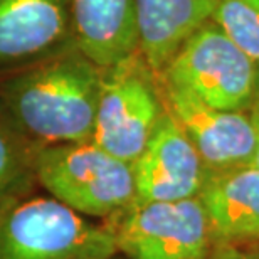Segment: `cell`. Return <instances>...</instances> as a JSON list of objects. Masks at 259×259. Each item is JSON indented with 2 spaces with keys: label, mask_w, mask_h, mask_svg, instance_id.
<instances>
[{
  "label": "cell",
  "mask_w": 259,
  "mask_h": 259,
  "mask_svg": "<svg viewBox=\"0 0 259 259\" xmlns=\"http://www.w3.org/2000/svg\"><path fill=\"white\" fill-rule=\"evenodd\" d=\"M103 67L76 46L2 72L0 106L39 147L93 138Z\"/></svg>",
  "instance_id": "1"
},
{
  "label": "cell",
  "mask_w": 259,
  "mask_h": 259,
  "mask_svg": "<svg viewBox=\"0 0 259 259\" xmlns=\"http://www.w3.org/2000/svg\"><path fill=\"white\" fill-rule=\"evenodd\" d=\"M32 189L0 197V259H111L116 237L106 221L77 214Z\"/></svg>",
  "instance_id": "2"
},
{
  "label": "cell",
  "mask_w": 259,
  "mask_h": 259,
  "mask_svg": "<svg viewBox=\"0 0 259 259\" xmlns=\"http://www.w3.org/2000/svg\"><path fill=\"white\" fill-rule=\"evenodd\" d=\"M34 174L46 194L96 221L115 219L137 200L133 163L93 140L40 147Z\"/></svg>",
  "instance_id": "3"
},
{
  "label": "cell",
  "mask_w": 259,
  "mask_h": 259,
  "mask_svg": "<svg viewBox=\"0 0 259 259\" xmlns=\"http://www.w3.org/2000/svg\"><path fill=\"white\" fill-rule=\"evenodd\" d=\"M158 79L217 110L246 111L257 93L259 66L209 20L180 46Z\"/></svg>",
  "instance_id": "4"
},
{
  "label": "cell",
  "mask_w": 259,
  "mask_h": 259,
  "mask_svg": "<svg viewBox=\"0 0 259 259\" xmlns=\"http://www.w3.org/2000/svg\"><path fill=\"white\" fill-rule=\"evenodd\" d=\"M167 111L158 76L135 54L103 69L93 142L133 163Z\"/></svg>",
  "instance_id": "5"
},
{
  "label": "cell",
  "mask_w": 259,
  "mask_h": 259,
  "mask_svg": "<svg viewBox=\"0 0 259 259\" xmlns=\"http://www.w3.org/2000/svg\"><path fill=\"white\" fill-rule=\"evenodd\" d=\"M110 222L118 252L128 259H209L214 239L199 197L138 202Z\"/></svg>",
  "instance_id": "6"
},
{
  "label": "cell",
  "mask_w": 259,
  "mask_h": 259,
  "mask_svg": "<svg viewBox=\"0 0 259 259\" xmlns=\"http://www.w3.org/2000/svg\"><path fill=\"white\" fill-rule=\"evenodd\" d=\"M165 106L200 155L207 172L249 165L256 150V128L251 113L212 108L190 93L158 79Z\"/></svg>",
  "instance_id": "7"
},
{
  "label": "cell",
  "mask_w": 259,
  "mask_h": 259,
  "mask_svg": "<svg viewBox=\"0 0 259 259\" xmlns=\"http://www.w3.org/2000/svg\"><path fill=\"white\" fill-rule=\"evenodd\" d=\"M138 202H175L194 199L207 180L200 155L168 110L148 145L133 162Z\"/></svg>",
  "instance_id": "8"
},
{
  "label": "cell",
  "mask_w": 259,
  "mask_h": 259,
  "mask_svg": "<svg viewBox=\"0 0 259 259\" xmlns=\"http://www.w3.org/2000/svg\"><path fill=\"white\" fill-rule=\"evenodd\" d=\"M72 46L69 0H0V74Z\"/></svg>",
  "instance_id": "9"
},
{
  "label": "cell",
  "mask_w": 259,
  "mask_h": 259,
  "mask_svg": "<svg viewBox=\"0 0 259 259\" xmlns=\"http://www.w3.org/2000/svg\"><path fill=\"white\" fill-rule=\"evenodd\" d=\"M199 199L214 246L259 241V168L244 165L209 174Z\"/></svg>",
  "instance_id": "10"
},
{
  "label": "cell",
  "mask_w": 259,
  "mask_h": 259,
  "mask_svg": "<svg viewBox=\"0 0 259 259\" xmlns=\"http://www.w3.org/2000/svg\"><path fill=\"white\" fill-rule=\"evenodd\" d=\"M76 48L96 66L111 67L140 53L135 0H69Z\"/></svg>",
  "instance_id": "11"
},
{
  "label": "cell",
  "mask_w": 259,
  "mask_h": 259,
  "mask_svg": "<svg viewBox=\"0 0 259 259\" xmlns=\"http://www.w3.org/2000/svg\"><path fill=\"white\" fill-rule=\"evenodd\" d=\"M217 0H135L140 54L160 74L185 40L210 20Z\"/></svg>",
  "instance_id": "12"
},
{
  "label": "cell",
  "mask_w": 259,
  "mask_h": 259,
  "mask_svg": "<svg viewBox=\"0 0 259 259\" xmlns=\"http://www.w3.org/2000/svg\"><path fill=\"white\" fill-rule=\"evenodd\" d=\"M39 148L0 106V197L37 185L34 163Z\"/></svg>",
  "instance_id": "13"
},
{
  "label": "cell",
  "mask_w": 259,
  "mask_h": 259,
  "mask_svg": "<svg viewBox=\"0 0 259 259\" xmlns=\"http://www.w3.org/2000/svg\"><path fill=\"white\" fill-rule=\"evenodd\" d=\"M210 22L259 66V0H217Z\"/></svg>",
  "instance_id": "14"
},
{
  "label": "cell",
  "mask_w": 259,
  "mask_h": 259,
  "mask_svg": "<svg viewBox=\"0 0 259 259\" xmlns=\"http://www.w3.org/2000/svg\"><path fill=\"white\" fill-rule=\"evenodd\" d=\"M209 259H259V241L236 246H214Z\"/></svg>",
  "instance_id": "15"
},
{
  "label": "cell",
  "mask_w": 259,
  "mask_h": 259,
  "mask_svg": "<svg viewBox=\"0 0 259 259\" xmlns=\"http://www.w3.org/2000/svg\"><path fill=\"white\" fill-rule=\"evenodd\" d=\"M249 113H251L252 123H254V128H256V150H254V155H252V160L249 165H254V167L259 168V108L252 105L249 108Z\"/></svg>",
  "instance_id": "16"
},
{
  "label": "cell",
  "mask_w": 259,
  "mask_h": 259,
  "mask_svg": "<svg viewBox=\"0 0 259 259\" xmlns=\"http://www.w3.org/2000/svg\"><path fill=\"white\" fill-rule=\"evenodd\" d=\"M252 105L259 108V84H257V93H256V98H254V103H252ZM252 105H251V106H252Z\"/></svg>",
  "instance_id": "17"
},
{
  "label": "cell",
  "mask_w": 259,
  "mask_h": 259,
  "mask_svg": "<svg viewBox=\"0 0 259 259\" xmlns=\"http://www.w3.org/2000/svg\"><path fill=\"white\" fill-rule=\"evenodd\" d=\"M118 254H120V252H118ZM118 254H116L115 257H111V259H116V257H118ZM126 259H128V257H126Z\"/></svg>",
  "instance_id": "18"
}]
</instances>
